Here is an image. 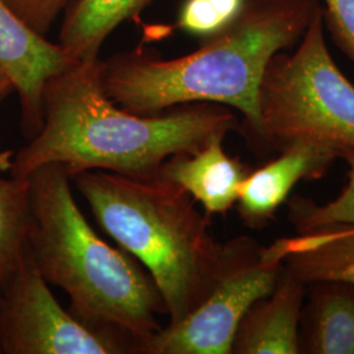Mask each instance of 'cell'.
Returning a JSON list of instances; mask_svg holds the SVG:
<instances>
[{"label": "cell", "mask_w": 354, "mask_h": 354, "mask_svg": "<svg viewBox=\"0 0 354 354\" xmlns=\"http://www.w3.org/2000/svg\"><path fill=\"white\" fill-rule=\"evenodd\" d=\"M155 0H74L64 13L58 45L71 62L99 59L114 29Z\"/></svg>", "instance_id": "14"}, {"label": "cell", "mask_w": 354, "mask_h": 354, "mask_svg": "<svg viewBox=\"0 0 354 354\" xmlns=\"http://www.w3.org/2000/svg\"><path fill=\"white\" fill-rule=\"evenodd\" d=\"M1 354H133L121 337L92 329L53 295L26 247L1 288Z\"/></svg>", "instance_id": "7"}, {"label": "cell", "mask_w": 354, "mask_h": 354, "mask_svg": "<svg viewBox=\"0 0 354 354\" xmlns=\"http://www.w3.org/2000/svg\"><path fill=\"white\" fill-rule=\"evenodd\" d=\"M282 270L251 238L225 243L219 276L203 304L142 342L137 354H231L243 317L274 290Z\"/></svg>", "instance_id": "6"}, {"label": "cell", "mask_w": 354, "mask_h": 354, "mask_svg": "<svg viewBox=\"0 0 354 354\" xmlns=\"http://www.w3.org/2000/svg\"><path fill=\"white\" fill-rule=\"evenodd\" d=\"M247 0H184L176 26L193 37L209 39L227 29L241 15Z\"/></svg>", "instance_id": "17"}, {"label": "cell", "mask_w": 354, "mask_h": 354, "mask_svg": "<svg viewBox=\"0 0 354 354\" xmlns=\"http://www.w3.org/2000/svg\"><path fill=\"white\" fill-rule=\"evenodd\" d=\"M99 62H74L48 80L42 127L13 155L11 176L26 178L49 163L64 165L71 178L84 171L152 176L172 155L198 151L238 130L235 114L212 102L129 112L102 89Z\"/></svg>", "instance_id": "1"}, {"label": "cell", "mask_w": 354, "mask_h": 354, "mask_svg": "<svg viewBox=\"0 0 354 354\" xmlns=\"http://www.w3.org/2000/svg\"><path fill=\"white\" fill-rule=\"evenodd\" d=\"M339 155L314 145H295L277 159L251 171L238 196V212L245 226L261 228L273 221L281 205L302 180H315L328 171Z\"/></svg>", "instance_id": "9"}, {"label": "cell", "mask_w": 354, "mask_h": 354, "mask_svg": "<svg viewBox=\"0 0 354 354\" xmlns=\"http://www.w3.org/2000/svg\"><path fill=\"white\" fill-rule=\"evenodd\" d=\"M323 19L336 45L354 62V0H323Z\"/></svg>", "instance_id": "19"}, {"label": "cell", "mask_w": 354, "mask_h": 354, "mask_svg": "<svg viewBox=\"0 0 354 354\" xmlns=\"http://www.w3.org/2000/svg\"><path fill=\"white\" fill-rule=\"evenodd\" d=\"M0 317H1V290H0ZM0 354H1V333H0Z\"/></svg>", "instance_id": "21"}, {"label": "cell", "mask_w": 354, "mask_h": 354, "mask_svg": "<svg viewBox=\"0 0 354 354\" xmlns=\"http://www.w3.org/2000/svg\"><path fill=\"white\" fill-rule=\"evenodd\" d=\"M99 227L150 273L176 324L209 295L222 266L223 244L178 185L159 175L84 171L73 177Z\"/></svg>", "instance_id": "4"}, {"label": "cell", "mask_w": 354, "mask_h": 354, "mask_svg": "<svg viewBox=\"0 0 354 354\" xmlns=\"http://www.w3.org/2000/svg\"><path fill=\"white\" fill-rule=\"evenodd\" d=\"M13 89L12 82L4 71V68L0 66V100L7 97ZM13 155L12 150H0V171L1 172H10L12 165Z\"/></svg>", "instance_id": "20"}, {"label": "cell", "mask_w": 354, "mask_h": 354, "mask_svg": "<svg viewBox=\"0 0 354 354\" xmlns=\"http://www.w3.org/2000/svg\"><path fill=\"white\" fill-rule=\"evenodd\" d=\"M339 159L348 165V183L335 200L319 205L295 196L289 201V218L297 232L332 225H354V151L340 152Z\"/></svg>", "instance_id": "16"}, {"label": "cell", "mask_w": 354, "mask_h": 354, "mask_svg": "<svg viewBox=\"0 0 354 354\" xmlns=\"http://www.w3.org/2000/svg\"><path fill=\"white\" fill-rule=\"evenodd\" d=\"M28 180L26 247L38 270L68 295L70 313L79 322L121 337L137 354L140 344L162 329L158 317L167 314L150 273L91 227L64 165H41Z\"/></svg>", "instance_id": "3"}, {"label": "cell", "mask_w": 354, "mask_h": 354, "mask_svg": "<svg viewBox=\"0 0 354 354\" xmlns=\"http://www.w3.org/2000/svg\"><path fill=\"white\" fill-rule=\"evenodd\" d=\"M301 353L354 354V285L320 281L307 285Z\"/></svg>", "instance_id": "13"}, {"label": "cell", "mask_w": 354, "mask_h": 354, "mask_svg": "<svg viewBox=\"0 0 354 354\" xmlns=\"http://www.w3.org/2000/svg\"><path fill=\"white\" fill-rule=\"evenodd\" d=\"M264 257L281 263L306 285L342 281L354 285V225H332L264 247Z\"/></svg>", "instance_id": "12"}, {"label": "cell", "mask_w": 354, "mask_h": 354, "mask_svg": "<svg viewBox=\"0 0 354 354\" xmlns=\"http://www.w3.org/2000/svg\"><path fill=\"white\" fill-rule=\"evenodd\" d=\"M13 16L41 37H46L57 19L74 0H1Z\"/></svg>", "instance_id": "18"}, {"label": "cell", "mask_w": 354, "mask_h": 354, "mask_svg": "<svg viewBox=\"0 0 354 354\" xmlns=\"http://www.w3.org/2000/svg\"><path fill=\"white\" fill-rule=\"evenodd\" d=\"M306 292L304 281L283 268L274 290L259 299L243 317L231 353H301Z\"/></svg>", "instance_id": "10"}, {"label": "cell", "mask_w": 354, "mask_h": 354, "mask_svg": "<svg viewBox=\"0 0 354 354\" xmlns=\"http://www.w3.org/2000/svg\"><path fill=\"white\" fill-rule=\"evenodd\" d=\"M223 140L215 137L198 151L172 155L156 174L185 190L209 215L227 213L251 172L238 158L225 152Z\"/></svg>", "instance_id": "11"}, {"label": "cell", "mask_w": 354, "mask_h": 354, "mask_svg": "<svg viewBox=\"0 0 354 354\" xmlns=\"http://www.w3.org/2000/svg\"><path fill=\"white\" fill-rule=\"evenodd\" d=\"M291 54L277 53L263 76L259 142L283 151L314 145L354 151V86L332 59L322 7Z\"/></svg>", "instance_id": "5"}, {"label": "cell", "mask_w": 354, "mask_h": 354, "mask_svg": "<svg viewBox=\"0 0 354 354\" xmlns=\"http://www.w3.org/2000/svg\"><path fill=\"white\" fill-rule=\"evenodd\" d=\"M30 227L29 180L0 177V290L26 251Z\"/></svg>", "instance_id": "15"}, {"label": "cell", "mask_w": 354, "mask_h": 354, "mask_svg": "<svg viewBox=\"0 0 354 354\" xmlns=\"http://www.w3.org/2000/svg\"><path fill=\"white\" fill-rule=\"evenodd\" d=\"M319 7L317 0H247L227 29L188 55L165 59L140 46L100 59L102 89L133 113H160L192 102L231 106L259 140L257 97L266 67L302 38Z\"/></svg>", "instance_id": "2"}, {"label": "cell", "mask_w": 354, "mask_h": 354, "mask_svg": "<svg viewBox=\"0 0 354 354\" xmlns=\"http://www.w3.org/2000/svg\"><path fill=\"white\" fill-rule=\"evenodd\" d=\"M71 64L58 44L29 30L0 0V66L19 95L26 140L42 127V96L48 80Z\"/></svg>", "instance_id": "8"}]
</instances>
